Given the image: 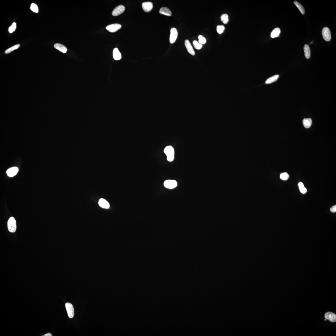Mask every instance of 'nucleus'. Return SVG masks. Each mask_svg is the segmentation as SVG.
<instances>
[{"label": "nucleus", "mask_w": 336, "mask_h": 336, "mask_svg": "<svg viewBox=\"0 0 336 336\" xmlns=\"http://www.w3.org/2000/svg\"><path fill=\"white\" fill-rule=\"evenodd\" d=\"M164 152L167 157L168 161L172 162L174 158V150L173 148L171 146H166L164 150Z\"/></svg>", "instance_id": "f257e3e1"}, {"label": "nucleus", "mask_w": 336, "mask_h": 336, "mask_svg": "<svg viewBox=\"0 0 336 336\" xmlns=\"http://www.w3.org/2000/svg\"><path fill=\"white\" fill-rule=\"evenodd\" d=\"M8 227L10 232L14 233L16 231L17 226L16 221L14 217H12L9 218L8 222Z\"/></svg>", "instance_id": "f03ea898"}, {"label": "nucleus", "mask_w": 336, "mask_h": 336, "mask_svg": "<svg viewBox=\"0 0 336 336\" xmlns=\"http://www.w3.org/2000/svg\"><path fill=\"white\" fill-rule=\"evenodd\" d=\"M322 35L324 39L327 41H330L331 38V32L327 27H325L322 30Z\"/></svg>", "instance_id": "7ed1b4c3"}, {"label": "nucleus", "mask_w": 336, "mask_h": 336, "mask_svg": "<svg viewBox=\"0 0 336 336\" xmlns=\"http://www.w3.org/2000/svg\"><path fill=\"white\" fill-rule=\"evenodd\" d=\"M65 306L69 318H73L74 316V307L72 304L71 303H66Z\"/></svg>", "instance_id": "20e7f679"}, {"label": "nucleus", "mask_w": 336, "mask_h": 336, "mask_svg": "<svg viewBox=\"0 0 336 336\" xmlns=\"http://www.w3.org/2000/svg\"><path fill=\"white\" fill-rule=\"evenodd\" d=\"M177 181L174 180H166L164 182V185L165 187L168 189H174L177 186Z\"/></svg>", "instance_id": "39448f33"}, {"label": "nucleus", "mask_w": 336, "mask_h": 336, "mask_svg": "<svg viewBox=\"0 0 336 336\" xmlns=\"http://www.w3.org/2000/svg\"><path fill=\"white\" fill-rule=\"evenodd\" d=\"M178 32L176 28H171L170 31V42L171 44H173L176 41L178 36Z\"/></svg>", "instance_id": "423d86ee"}, {"label": "nucleus", "mask_w": 336, "mask_h": 336, "mask_svg": "<svg viewBox=\"0 0 336 336\" xmlns=\"http://www.w3.org/2000/svg\"><path fill=\"white\" fill-rule=\"evenodd\" d=\"M125 8L123 5H120L116 7L112 12V15L117 16L122 13L125 10Z\"/></svg>", "instance_id": "0eeeda50"}, {"label": "nucleus", "mask_w": 336, "mask_h": 336, "mask_svg": "<svg viewBox=\"0 0 336 336\" xmlns=\"http://www.w3.org/2000/svg\"><path fill=\"white\" fill-rule=\"evenodd\" d=\"M121 27V25L120 24H113L108 26L106 27V29L110 32H114L118 30Z\"/></svg>", "instance_id": "6e6552de"}, {"label": "nucleus", "mask_w": 336, "mask_h": 336, "mask_svg": "<svg viewBox=\"0 0 336 336\" xmlns=\"http://www.w3.org/2000/svg\"><path fill=\"white\" fill-rule=\"evenodd\" d=\"M142 8L144 11L146 12H150L152 10L153 4L152 3L150 2L143 3L142 4Z\"/></svg>", "instance_id": "1a4fd4ad"}, {"label": "nucleus", "mask_w": 336, "mask_h": 336, "mask_svg": "<svg viewBox=\"0 0 336 336\" xmlns=\"http://www.w3.org/2000/svg\"><path fill=\"white\" fill-rule=\"evenodd\" d=\"M325 317L326 319L332 322H336V314L331 312L326 313L325 314Z\"/></svg>", "instance_id": "9d476101"}, {"label": "nucleus", "mask_w": 336, "mask_h": 336, "mask_svg": "<svg viewBox=\"0 0 336 336\" xmlns=\"http://www.w3.org/2000/svg\"><path fill=\"white\" fill-rule=\"evenodd\" d=\"M18 168L17 167H13L8 169L6 171L7 174L8 176L12 177L15 176L17 174L18 171Z\"/></svg>", "instance_id": "9b49d317"}, {"label": "nucleus", "mask_w": 336, "mask_h": 336, "mask_svg": "<svg viewBox=\"0 0 336 336\" xmlns=\"http://www.w3.org/2000/svg\"><path fill=\"white\" fill-rule=\"evenodd\" d=\"M185 47H186L188 52L193 56L195 55V52L191 43L189 40H186L185 42Z\"/></svg>", "instance_id": "f8f14e48"}, {"label": "nucleus", "mask_w": 336, "mask_h": 336, "mask_svg": "<svg viewBox=\"0 0 336 336\" xmlns=\"http://www.w3.org/2000/svg\"><path fill=\"white\" fill-rule=\"evenodd\" d=\"M54 47L56 49L59 50L63 53H66L67 51V48L63 44L56 43L54 45Z\"/></svg>", "instance_id": "ddd939ff"}, {"label": "nucleus", "mask_w": 336, "mask_h": 336, "mask_svg": "<svg viewBox=\"0 0 336 336\" xmlns=\"http://www.w3.org/2000/svg\"><path fill=\"white\" fill-rule=\"evenodd\" d=\"M98 204L102 208L108 209L110 208L109 203L103 199H100L99 201Z\"/></svg>", "instance_id": "4468645a"}, {"label": "nucleus", "mask_w": 336, "mask_h": 336, "mask_svg": "<svg viewBox=\"0 0 336 336\" xmlns=\"http://www.w3.org/2000/svg\"><path fill=\"white\" fill-rule=\"evenodd\" d=\"M159 13L164 15L170 16L172 15V12L169 8L166 7L161 8L159 11Z\"/></svg>", "instance_id": "2eb2a0df"}, {"label": "nucleus", "mask_w": 336, "mask_h": 336, "mask_svg": "<svg viewBox=\"0 0 336 336\" xmlns=\"http://www.w3.org/2000/svg\"><path fill=\"white\" fill-rule=\"evenodd\" d=\"M113 57L115 60H119L121 58V53L117 48H115L113 50Z\"/></svg>", "instance_id": "dca6fc26"}, {"label": "nucleus", "mask_w": 336, "mask_h": 336, "mask_svg": "<svg viewBox=\"0 0 336 336\" xmlns=\"http://www.w3.org/2000/svg\"><path fill=\"white\" fill-rule=\"evenodd\" d=\"M303 49L306 58L307 59H309L311 56V50L309 46L308 45L305 44L304 46Z\"/></svg>", "instance_id": "f3484780"}, {"label": "nucleus", "mask_w": 336, "mask_h": 336, "mask_svg": "<svg viewBox=\"0 0 336 336\" xmlns=\"http://www.w3.org/2000/svg\"><path fill=\"white\" fill-rule=\"evenodd\" d=\"M303 123L305 128H308L311 127L312 121L311 119L305 118L303 119Z\"/></svg>", "instance_id": "a211bd4d"}, {"label": "nucleus", "mask_w": 336, "mask_h": 336, "mask_svg": "<svg viewBox=\"0 0 336 336\" xmlns=\"http://www.w3.org/2000/svg\"><path fill=\"white\" fill-rule=\"evenodd\" d=\"M280 32L281 31L280 28H275L271 34V37L272 38H275L278 37L280 33Z\"/></svg>", "instance_id": "6ab92c4d"}, {"label": "nucleus", "mask_w": 336, "mask_h": 336, "mask_svg": "<svg viewBox=\"0 0 336 336\" xmlns=\"http://www.w3.org/2000/svg\"><path fill=\"white\" fill-rule=\"evenodd\" d=\"M279 77V75H276L268 78L265 81V83L266 84H270L272 82H276L277 80Z\"/></svg>", "instance_id": "aec40b11"}, {"label": "nucleus", "mask_w": 336, "mask_h": 336, "mask_svg": "<svg viewBox=\"0 0 336 336\" xmlns=\"http://www.w3.org/2000/svg\"><path fill=\"white\" fill-rule=\"evenodd\" d=\"M294 4L296 5L297 7L299 9V11L302 14H304L305 13V11L303 7L300 3L298 2V1H295L294 2Z\"/></svg>", "instance_id": "412c9836"}, {"label": "nucleus", "mask_w": 336, "mask_h": 336, "mask_svg": "<svg viewBox=\"0 0 336 336\" xmlns=\"http://www.w3.org/2000/svg\"><path fill=\"white\" fill-rule=\"evenodd\" d=\"M20 47V45L19 44L13 46V47H10V48L8 49L6 51H5V53L6 54L10 53L12 52V51H14V50L17 49L19 48Z\"/></svg>", "instance_id": "4be33fe9"}, {"label": "nucleus", "mask_w": 336, "mask_h": 336, "mask_svg": "<svg viewBox=\"0 0 336 336\" xmlns=\"http://www.w3.org/2000/svg\"><path fill=\"white\" fill-rule=\"evenodd\" d=\"M221 21L225 24H227L229 21L228 16L227 14H223L221 17Z\"/></svg>", "instance_id": "5701e85b"}, {"label": "nucleus", "mask_w": 336, "mask_h": 336, "mask_svg": "<svg viewBox=\"0 0 336 336\" xmlns=\"http://www.w3.org/2000/svg\"><path fill=\"white\" fill-rule=\"evenodd\" d=\"M299 190H300V192H301V193L303 194L306 193V192H307V189H306V188L304 187V185H303V183L301 182H299Z\"/></svg>", "instance_id": "b1692460"}, {"label": "nucleus", "mask_w": 336, "mask_h": 336, "mask_svg": "<svg viewBox=\"0 0 336 336\" xmlns=\"http://www.w3.org/2000/svg\"><path fill=\"white\" fill-rule=\"evenodd\" d=\"M30 9L31 10L35 13H38V12L39 9L38 7L36 4L34 3H32L31 4L30 6Z\"/></svg>", "instance_id": "393cba45"}, {"label": "nucleus", "mask_w": 336, "mask_h": 336, "mask_svg": "<svg viewBox=\"0 0 336 336\" xmlns=\"http://www.w3.org/2000/svg\"><path fill=\"white\" fill-rule=\"evenodd\" d=\"M193 44L194 46L196 49L197 50H200L201 49L202 47V45L199 43L196 40H194L193 42Z\"/></svg>", "instance_id": "a878e982"}, {"label": "nucleus", "mask_w": 336, "mask_h": 336, "mask_svg": "<svg viewBox=\"0 0 336 336\" xmlns=\"http://www.w3.org/2000/svg\"><path fill=\"white\" fill-rule=\"evenodd\" d=\"M289 176L288 173H281L280 174V178L281 180H284V181H286L288 180L289 178Z\"/></svg>", "instance_id": "bb28decb"}, {"label": "nucleus", "mask_w": 336, "mask_h": 336, "mask_svg": "<svg viewBox=\"0 0 336 336\" xmlns=\"http://www.w3.org/2000/svg\"><path fill=\"white\" fill-rule=\"evenodd\" d=\"M217 31L219 34L223 33L225 30V27L223 25H218L217 27Z\"/></svg>", "instance_id": "cd10ccee"}, {"label": "nucleus", "mask_w": 336, "mask_h": 336, "mask_svg": "<svg viewBox=\"0 0 336 336\" xmlns=\"http://www.w3.org/2000/svg\"><path fill=\"white\" fill-rule=\"evenodd\" d=\"M199 43L200 44L202 45L205 44L206 42L205 38L202 35H199L198 36Z\"/></svg>", "instance_id": "c85d7f7f"}, {"label": "nucleus", "mask_w": 336, "mask_h": 336, "mask_svg": "<svg viewBox=\"0 0 336 336\" xmlns=\"http://www.w3.org/2000/svg\"><path fill=\"white\" fill-rule=\"evenodd\" d=\"M16 28V24L13 23L12 25L9 28V31L10 33H13L15 31Z\"/></svg>", "instance_id": "c756f323"}, {"label": "nucleus", "mask_w": 336, "mask_h": 336, "mask_svg": "<svg viewBox=\"0 0 336 336\" xmlns=\"http://www.w3.org/2000/svg\"><path fill=\"white\" fill-rule=\"evenodd\" d=\"M330 211L332 213H335L336 212V205L333 206L331 207L330 209Z\"/></svg>", "instance_id": "7c9ffc66"}, {"label": "nucleus", "mask_w": 336, "mask_h": 336, "mask_svg": "<svg viewBox=\"0 0 336 336\" xmlns=\"http://www.w3.org/2000/svg\"><path fill=\"white\" fill-rule=\"evenodd\" d=\"M52 336V334H51V333H47V334H45L44 335H43V336Z\"/></svg>", "instance_id": "2f4dec72"}]
</instances>
